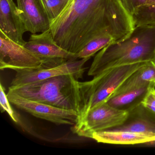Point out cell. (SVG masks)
<instances>
[{
	"mask_svg": "<svg viewBox=\"0 0 155 155\" xmlns=\"http://www.w3.org/2000/svg\"><path fill=\"white\" fill-rule=\"evenodd\" d=\"M155 0H147V3L146 5H150L155 3Z\"/></svg>",
	"mask_w": 155,
	"mask_h": 155,
	"instance_id": "22",
	"label": "cell"
},
{
	"mask_svg": "<svg viewBox=\"0 0 155 155\" xmlns=\"http://www.w3.org/2000/svg\"><path fill=\"white\" fill-rule=\"evenodd\" d=\"M0 31L20 45L26 43L23 37L27 31L13 0H0Z\"/></svg>",
	"mask_w": 155,
	"mask_h": 155,
	"instance_id": "11",
	"label": "cell"
},
{
	"mask_svg": "<svg viewBox=\"0 0 155 155\" xmlns=\"http://www.w3.org/2000/svg\"><path fill=\"white\" fill-rule=\"evenodd\" d=\"M9 90L28 99L75 110L79 115L81 110L79 81L71 74L56 76Z\"/></svg>",
	"mask_w": 155,
	"mask_h": 155,
	"instance_id": "3",
	"label": "cell"
},
{
	"mask_svg": "<svg viewBox=\"0 0 155 155\" xmlns=\"http://www.w3.org/2000/svg\"><path fill=\"white\" fill-rule=\"evenodd\" d=\"M89 59V58H87L70 60L53 68H41L17 71L9 89L14 88L32 82L67 74L73 75L78 80L83 77L86 69L84 65Z\"/></svg>",
	"mask_w": 155,
	"mask_h": 155,
	"instance_id": "8",
	"label": "cell"
},
{
	"mask_svg": "<svg viewBox=\"0 0 155 155\" xmlns=\"http://www.w3.org/2000/svg\"><path fill=\"white\" fill-rule=\"evenodd\" d=\"M24 46L43 60L42 68H53L70 60L78 59L77 55L57 44L50 29L40 34H31Z\"/></svg>",
	"mask_w": 155,
	"mask_h": 155,
	"instance_id": "9",
	"label": "cell"
},
{
	"mask_svg": "<svg viewBox=\"0 0 155 155\" xmlns=\"http://www.w3.org/2000/svg\"><path fill=\"white\" fill-rule=\"evenodd\" d=\"M0 105L1 110L2 112L6 111L8 114L11 118L17 123L19 119L20 115L16 112L12 107L11 103L8 99L7 95L5 92V89L2 86V83L0 85Z\"/></svg>",
	"mask_w": 155,
	"mask_h": 155,
	"instance_id": "19",
	"label": "cell"
},
{
	"mask_svg": "<svg viewBox=\"0 0 155 155\" xmlns=\"http://www.w3.org/2000/svg\"><path fill=\"white\" fill-rule=\"evenodd\" d=\"M141 103L147 108L155 113V87L150 89Z\"/></svg>",
	"mask_w": 155,
	"mask_h": 155,
	"instance_id": "21",
	"label": "cell"
},
{
	"mask_svg": "<svg viewBox=\"0 0 155 155\" xmlns=\"http://www.w3.org/2000/svg\"><path fill=\"white\" fill-rule=\"evenodd\" d=\"M7 95L12 104L36 117L57 125L73 126L78 121L79 113L75 110L63 109L30 100L19 96L10 90H9Z\"/></svg>",
	"mask_w": 155,
	"mask_h": 155,
	"instance_id": "6",
	"label": "cell"
},
{
	"mask_svg": "<svg viewBox=\"0 0 155 155\" xmlns=\"http://www.w3.org/2000/svg\"><path fill=\"white\" fill-rule=\"evenodd\" d=\"M127 114V111L103 102L92 108L78 120L71 127V130L80 137L91 138L94 132L107 130L122 124Z\"/></svg>",
	"mask_w": 155,
	"mask_h": 155,
	"instance_id": "5",
	"label": "cell"
},
{
	"mask_svg": "<svg viewBox=\"0 0 155 155\" xmlns=\"http://www.w3.org/2000/svg\"><path fill=\"white\" fill-rule=\"evenodd\" d=\"M155 83V61H149L132 73L115 93Z\"/></svg>",
	"mask_w": 155,
	"mask_h": 155,
	"instance_id": "15",
	"label": "cell"
},
{
	"mask_svg": "<svg viewBox=\"0 0 155 155\" xmlns=\"http://www.w3.org/2000/svg\"><path fill=\"white\" fill-rule=\"evenodd\" d=\"M135 27L120 0H69L50 29L57 44L77 55L97 37L110 34L120 41Z\"/></svg>",
	"mask_w": 155,
	"mask_h": 155,
	"instance_id": "1",
	"label": "cell"
},
{
	"mask_svg": "<svg viewBox=\"0 0 155 155\" xmlns=\"http://www.w3.org/2000/svg\"><path fill=\"white\" fill-rule=\"evenodd\" d=\"M27 31L32 34L50 29L51 21L41 0H17Z\"/></svg>",
	"mask_w": 155,
	"mask_h": 155,
	"instance_id": "10",
	"label": "cell"
},
{
	"mask_svg": "<svg viewBox=\"0 0 155 155\" xmlns=\"http://www.w3.org/2000/svg\"><path fill=\"white\" fill-rule=\"evenodd\" d=\"M131 17L135 26L146 25L155 27V2L140 7Z\"/></svg>",
	"mask_w": 155,
	"mask_h": 155,
	"instance_id": "17",
	"label": "cell"
},
{
	"mask_svg": "<svg viewBox=\"0 0 155 155\" xmlns=\"http://www.w3.org/2000/svg\"><path fill=\"white\" fill-rule=\"evenodd\" d=\"M48 16L51 21L60 15L69 0H41Z\"/></svg>",
	"mask_w": 155,
	"mask_h": 155,
	"instance_id": "18",
	"label": "cell"
},
{
	"mask_svg": "<svg viewBox=\"0 0 155 155\" xmlns=\"http://www.w3.org/2000/svg\"><path fill=\"white\" fill-rule=\"evenodd\" d=\"M149 61H155V27L138 25L124 39L100 51L88 75L95 76L115 67Z\"/></svg>",
	"mask_w": 155,
	"mask_h": 155,
	"instance_id": "2",
	"label": "cell"
},
{
	"mask_svg": "<svg viewBox=\"0 0 155 155\" xmlns=\"http://www.w3.org/2000/svg\"><path fill=\"white\" fill-rule=\"evenodd\" d=\"M107 130H121L155 136V113L142 103L128 111L124 122Z\"/></svg>",
	"mask_w": 155,
	"mask_h": 155,
	"instance_id": "12",
	"label": "cell"
},
{
	"mask_svg": "<svg viewBox=\"0 0 155 155\" xmlns=\"http://www.w3.org/2000/svg\"><path fill=\"white\" fill-rule=\"evenodd\" d=\"M91 139L100 143L135 145L155 142V136L121 130H104L94 132Z\"/></svg>",
	"mask_w": 155,
	"mask_h": 155,
	"instance_id": "13",
	"label": "cell"
},
{
	"mask_svg": "<svg viewBox=\"0 0 155 155\" xmlns=\"http://www.w3.org/2000/svg\"><path fill=\"white\" fill-rule=\"evenodd\" d=\"M146 62L111 68L94 76L89 81H79L81 109L78 120L92 108L106 102L125 81Z\"/></svg>",
	"mask_w": 155,
	"mask_h": 155,
	"instance_id": "4",
	"label": "cell"
},
{
	"mask_svg": "<svg viewBox=\"0 0 155 155\" xmlns=\"http://www.w3.org/2000/svg\"><path fill=\"white\" fill-rule=\"evenodd\" d=\"M43 63L38 56L0 31V69H33L41 68Z\"/></svg>",
	"mask_w": 155,
	"mask_h": 155,
	"instance_id": "7",
	"label": "cell"
},
{
	"mask_svg": "<svg viewBox=\"0 0 155 155\" xmlns=\"http://www.w3.org/2000/svg\"><path fill=\"white\" fill-rule=\"evenodd\" d=\"M128 13L131 16L140 7L146 5L147 0H120Z\"/></svg>",
	"mask_w": 155,
	"mask_h": 155,
	"instance_id": "20",
	"label": "cell"
},
{
	"mask_svg": "<svg viewBox=\"0 0 155 155\" xmlns=\"http://www.w3.org/2000/svg\"><path fill=\"white\" fill-rule=\"evenodd\" d=\"M153 87H155V83H149L141 87L115 93L106 102L113 107L128 112L141 104L150 89Z\"/></svg>",
	"mask_w": 155,
	"mask_h": 155,
	"instance_id": "14",
	"label": "cell"
},
{
	"mask_svg": "<svg viewBox=\"0 0 155 155\" xmlns=\"http://www.w3.org/2000/svg\"><path fill=\"white\" fill-rule=\"evenodd\" d=\"M116 42L115 38L110 34H104L97 37L88 42L77 54L78 59L90 58L97 52L112 42Z\"/></svg>",
	"mask_w": 155,
	"mask_h": 155,
	"instance_id": "16",
	"label": "cell"
}]
</instances>
